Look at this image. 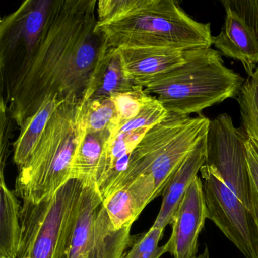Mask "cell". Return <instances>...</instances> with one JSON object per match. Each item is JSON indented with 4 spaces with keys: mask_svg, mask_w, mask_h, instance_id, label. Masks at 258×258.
Masks as SVG:
<instances>
[{
    "mask_svg": "<svg viewBox=\"0 0 258 258\" xmlns=\"http://www.w3.org/2000/svg\"><path fill=\"white\" fill-rule=\"evenodd\" d=\"M97 5L96 0H53L34 54L2 96L20 129L48 100L84 99L109 47L96 30Z\"/></svg>",
    "mask_w": 258,
    "mask_h": 258,
    "instance_id": "6da1fadb",
    "label": "cell"
},
{
    "mask_svg": "<svg viewBox=\"0 0 258 258\" xmlns=\"http://www.w3.org/2000/svg\"><path fill=\"white\" fill-rule=\"evenodd\" d=\"M96 30L109 47L188 51L213 45L211 25L191 19L174 0H100Z\"/></svg>",
    "mask_w": 258,
    "mask_h": 258,
    "instance_id": "7a4b0ae2",
    "label": "cell"
},
{
    "mask_svg": "<svg viewBox=\"0 0 258 258\" xmlns=\"http://www.w3.org/2000/svg\"><path fill=\"white\" fill-rule=\"evenodd\" d=\"M87 134L84 99L64 101L54 111L27 162L19 168L15 192L37 203L72 179L78 146Z\"/></svg>",
    "mask_w": 258,
    "mask_h": 258,
    "instance_id": "3957f363",
    "label": "cell"
},
{
    "mask_svg": "<svg viewBox=\"0 0 258 258\" xmlns=\"http://www.w3.org/2000/svg\"><path fill=\"white\" fill-rule=\"evenodd\" d=\"M245 80L225 66L219 51L196 49L182 66L163 74L144 87L169 112L189 116L236 98Z\"/></svg>",
    "mask_w": 258,
    "mask_h": 258,
    "instance_id": "277c9868",
    "label": "cell"
},
{
    "mask_svg": "<svg viewBox=\"0 0 258 258\" xmlns=\"http://www.w3.org/2000/svg\"><path fill=\"white\" fill-rule=\"evenodd\" d=\"M210 122L202 114L191 117L168 111L167 117L152 126L133 151L119 186L146 176L155 185V198L162 195L175 172L207 135Z\"/></svg>",
    "mask_w": 258,
    "mask_h": 258,
    "instance_id": "5b68a950",
    "label": "cell"
},
{
    "mask_svg": "<svg viewBox=\"0 0 258 258\" xmlns=\"http://www.w3.org/2000/svg\"><path fill=\"white\" fill-rule=\"evenodd\" d=\"M84 185L71 179L49 199L23 200L17 258H66Z\"/></svg>",
    "mask_w": 258,
    "mask_h": 258,
    "instance_id": "8992f818",
    "label": "cell"
},
{
    "mask_svg": "<svg viewBox=\"0 0 258 258\" xmlns=\"http://www.w3.org/2000/svg\"><path fill=\"white\" fill-rule=\"evenodd\" d=\"M131 229L114 230L96 183H84L66 258H123Z\"/></svg>",
    "mask_w": 258,
    "mask_h": 258,
    "instance_id": "52a82bcc",
    "label": "cell"
},
{
    "mask_svg": "<svg viewBox=\"0 0 258 258\" xmlns=\"http://www.w3.org/2000/svg\"><path fill=\"white\" fill-rule=\"evenodd\" d=\"M53 0H27L1 19L0 72L4 93L20 75L34 54Z\"/></svg>",
    "mask_w": 258,
    "mask_h": 258,
    "instance_id": "ba28073f",
    "label": "cell"
},
{
    "mask_svg": "<svg viewBox=\"0 0 258 258\" xmlns=\"http://www.w3.org/2000/svg\"><path fill=\"white\" fill-rule=\"evenodd\" d=\"M206 164L250 210V184L247 166V137L235 127L232 117L221 114L210 122L207 133Z\"/></svg>",
    "mask_w": 258,
    "mask_h": 258,
    "instance_id": "9c48e42d",
    "label": "cell"
},
{
    "mask_svg": "<svg viewBox=\"0 0 258 258\" xmlns=\"http://www.w3.org/2000/svg\"><path fill=\"white\" fill-rule=\"evenodd\" d=\"M208 219L245 258H258V231L245 205L206 164L200 170Z\"/></svg>",
    "mask_w": 258,
    "mask_h": 258,
    "instance_id": "30bf717a",
    "label": "cell"
},
{
    "mask_svg": "<svg viewBox=\"0 0 258 258\" xmlns=\"http://www.w3.org/2000/svg\"><path fill=\"white\" fill-rule=\"evenodd\" d=\"M208 219L202 182L198 176L184 195L172 219V232L164 244L174 258H194L199 250V234Z\"/></svg>",
    "mask_w": 258,
    "mask_h": 258,
    "instance_id": "8fae6325",
    "label": "cell"
},
{
    "mask_svg": "<svg viewBox=\"0 0 258 258\" xmlns=\"http://www.w3.org/2000/svg\"><path fill=\"white\" fill-rule=\"evenodd\" d=\"M115 50L128 79L142 87L186 62L194 51L155 47H120Z\"/></svg>",
    "mask_w": 258,
    "mask_h": 258,
    "instance_id": "7c38bea8",
    "label": "cell"
},
{
    "mask_svg": "<svg viewBox=\"0 0 258 258\" xmlns=\"http://www.w3.org/2000/svg\"><path fill=\"white\" fill-rule=\"evenodd\" d=\"M155 199V185L146 176H138L120 185L103 199L114 230L131 227L142 211Z\"/></svg>",
    "mask_w": 258,
    "mask_h": 258,
    "instance_id": "4fadbf2b",
    "label": "cell"
},
{
    "mask_svg": "<svg viewBox=\"0 0 258 258\" xmlns=\"http://www.w3.org/2000/svg\"><path fill=\"white\" fill-rule=\"evenodd\" d=\"M225 19L220 34L213 37V45L220 54L240 61L248 77L258 66V43L241 18L222 1Z\"/></svg>",
    "mask_w": 258,
    "mask_h": 258,
    "instance_id": "5bb4252c",
    "label": "cell"
},
{
    "mask_svg": "<svg viewBox=\"0 0 258 258\" xmlns=\"http://www.w3.org/2000/svg\"><path fill=\"white\" fill-rule=\"evenodd\" d=\"M207 135L199 141L177 169L163 191L162 204L159 213L152 225L165 229L179 208L184 195L205 163L207 155Z\"/></svg>",
    "mask_w": 258,
    "mask_h": 258,
    "instance_id": "9a60e30c",
    "label": "cell"
},
{
    "mask_svg": "<svg viewBox=\"0 0 258 258\" xmlns=\"http://www.w3.org/2000/svg\"><path fill=\"white\" fill-rule=\"evenodd\" d=\"M135 86L125 75L115 49L108 47L83 99L87 102L110 98L112 95L130 91Z\"/></svg>",
    "mask_w": 258,
    "mask_h": 258,
    "instance_id": "2e32d148",
    "label": "cell"
},
{
    "mask_svg": "<svg viewBox=\"0 0 258 258\" xmlns=\"http://www.w3.org/2000/svg\"><path fill=\"white\" fill-rule=\"evenodd\" d=\"M22 205L15 191L0 176V257L17 258L20 244Z\"/></svg>",
    "mask_w": 258,
    "mask_h": 258,
    "instance_id": "e0dca14e",
    "label": "cell"
},
{
    "mask_svg": "<svg viewBox=\"0 0 258 258\" xmlns=\"http://www.w3.org/2000/svg\"><path fill=\"white\" fill-rule=\"evenodd\" d=\"M110 138L109 132L93 133L87 130L74 158L72 179H80L84 183H95L101 158Z\"/></svg>",
    "mask_w": 258,
    "mask_h": 258,
    "instance_id": "ac0fdd59",
    "label": "cell"
},
{
    "mask_svg": "<svg viewBox=\"0 0 258 258\" xmlns=\"http://www.w3.org/2000/svg\"><path fill=\"white\" fill-rule=\"evenodd\" d=\"M62 102L64 101L58 99L48 100L21 128L20 134L13 144V160L18 168H21L27 162L44 131L51 115Z\"/></svg>",
    "mask_w": 258,
    "mask_h": 258,
    "instance_id": "d6986e66",
    "label": "cell"
},
{
    "mask_svg": "<svg viewBox=\"0 0 258 258\" xmlns=\"http://www.w3.org/2000/svg\"><path fill=\"white\" fill-rule=\"evenodd\" d=\"M84 102L87 131L93 133L109 132L111 138L116 136L120 121L111 98Z\"/></svg>",
    "mask_w": 258,
    "mask_h": 258,
    "instance_id": "ffe728a7",
    "label": "cell"
},
{
    "mask_svg": "<svg viewBox=\"0 0 258 258\" xmlns=\"http://www.w3.org/2000/svg\"><path fill=\"white\" fill-rule=\"evenodd\" d=\"M241 113L242 131L248 139L258 140V81L248 77L236 97Z\"/></svg>",
    "mask_w": 258,
    "mask_h": 258,
    "instance_id": "44dd1931",
    "label": "cell"
},
{
    "mask_svg": "<svg viewBox=\"0 0 258 258\" xmlns=\"http://www.w3.org/2000/svg\"><path fill=\"white\" fill-rule=\"evenodd\" d=\"M110 98L115 105L120 123L135 118L149 100L151 96L145 91L144 87L135 86L130 91L117 93Z\"/></svg>",
    "mask_w": 258,
    "mask_h": 258,
    "instance_id": "7402d4cb",
    "label": "cell"
},
{
    "mask_svg": "<svg viewBox=\"0 0 258 258\" xmlns=\"http://www.w3.org/2000/svg\"><path fill=\"white\" fill-rule=\"evenodd\" d=\"M167 114L168 111L165 107L156 98L151 96L149 100L135 118L119 124L116 135L140 128H152L164 120Z\"/></svg>",
    "mask_w": 258,
    "mask_h": 258,
    "instance_id": "603a6c76",
    "label": "cell"
},
{
    "mask_svg": "<svg viewBox=\"0 0 258 258\" xmlns=\"http://www.w3.org/2000/svg\"><path fill=\"white\" fill-rule=\"evenodd\" d=\"M164 229L152 226L139 238L123 258H160L167 253L165 246H159L164 234Z\"/></svg>",
    "mask_w": 258,
    "mask_h": 258,
    "instance_id": "cb8c5ba5",
    "label": "cell"
},
{
    "mask_svg": "<svg viewBox=\"0 0 258 258\" xmlns=\"http://www.w3.org/2000/svg\"><path fill=\"white\" fill-rule=\"evenodd\" d=\"M247 166L250 184V210L258 231V150L250 139L246 141Z\"/></svg>",
    "mask_w": 258,
    "mask_h": 258,
    "instance_id": "d4e9b609",
    "label": "cell"
},
{
    "mask_svg": "<svg viewBox=\"0 0 258 258\" xmlns=\"http://www.w3.org/2000/svg\"><path fill=\"white\" fill-rule=\"evenodd\" d=\"M1 137H0V176H4L7 161L10 155V141L13 137V124H16L10 114L8 105L1 97Z\"/></svg>",
    "mask_w": 258,
    "mask_h": 258,
    "instance_id": "484cf974",
    "label": "cell"
},
{
    "mask_svg": "<svg viewBox=\"0 0 258 258\" xmlns=\"http://www.w3.org/2000/svg\"><path fill=\"white\" fill-rule=\"evenodd\" d=\"M225 3L241 18L258 43V0H226Z\"/></svg>",
    "mask_w": 258,
    "mask_h": 258,
    "instance_id": "4316f807",
    "label": "cell"
},
{
    "mask_svg": "<svg viewBox=\"0 0 258 258\" xmlns=\"http://www.w3.org/2000/svg\"><path fill=\"white\" fill-rule=\"evenodd\" d=\"M194 258H211V256H210L209 250H208V247H205V250H204L203 253L198 255V256H195Z\"/></svg>",
    "mask_w": 258,
    "mask_h": 258,
    "instance_id": "83f0119b",
    "label": "cell"
},
{
    "mask_svg": "<svg viewBox=\"0 0 258 258\" xmlns=\"http://www.w3.org/2000/svg\"><path fill=\"white\" fill-rule=\"evenodd\" d=\"M250 140H251L252 143H253V145H254L255 147L256 148V149L258 150V140H251V139H250Z\"/></svg>",
    "mask_w": 258,
    "mask_h": 258,
    "instance_id": "f1b7e54d",
    "label": "cell"
},
{
    "mask_svg": "<svg viewBox=\"0 0 258 258\" xmlns=\"http://www.w3.org/2000/svg\"><path fill=\"white\" fill-rule=\"evenodd\" d=\"M253 78H256L258 81V66L256 68V70H255L254 74H253Z\"/></svg>",
    "mask_w": 258,
    "mask_h": 258,
    "instance_id": "f546056e",
    "label": "cell"
},
{
    "mask_svg": "<svg viewBox=\"0 0 258 258\" xmlns=\"http://www.w3.org/2000/svg\"><path fill=\"white\" fill-rule=\"evenodd\" d=\"M0 258H4V257H0Z\"/></svg>",
    "mask_w": 258,
    "mask_h": 258,
    "instance_id": "4dcf8cb0",
    "label": "cell"
}]
</instances>
